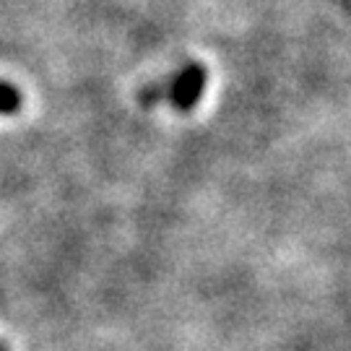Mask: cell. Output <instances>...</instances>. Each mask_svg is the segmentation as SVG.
<instances>
[{
	"label": "cell",
	"instance_id": "1",
	"mask_svg": "<svg viewBox=\"0 0 351 351\" xmlns=\"http://www.w3.org/2000/svg\"><path fill=\"white\" fill-rule=\"evenodd\" d=\"M206 78H208V73L201 63H190L180 71V75L175 78V86H172V104L180 112H190L201 101Z\"/></svg>",
	"mask_w": 351,
	"mask_h": 351
},
{
	"label": "cell",
	"instance_id": "2",
	"mask_svg": "<svg viewBox=\"0 0 351 351\" xmlns=\"http://www.w3.org/2000/svg\"><path fill=\"white\" fill-rule=\"evenodd\" d=\"M21 110V91L0 81V114H13Z\"/></svg>",
	"mask_w": 351,
	"mask_h": 351
},
{
	"label": "cell",
	"instance_id": "3",
	"mask_svg": "<svg viewBox=\"0 0 351 351\" xmlns=\"http://www.w3.org/2000/svg\"><path fill=\"white\" fill-rule=\"evenodd\" d=\"M0 351H11V349H8V343H5V341H0Z\"/></svg>",
	"mask_w": 351,
	"mask_h": 351
}]
</instances>
